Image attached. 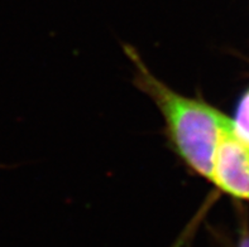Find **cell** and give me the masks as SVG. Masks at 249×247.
Returning <instances> with one entry per match:
<instances>
[{
	"instance_id": "cell-1",
	"label": "cell",
	"mask_w": 249,
	"mask_h": 247,
	"mask_svg": "<svg viewBox=\"0 0 249 247\" xmlns=\"http://www.w3.org/2000/svg\"><path fill=\"white\" fill-rule=\"evenodd\" d=\"M126 56L134 66L139 90L156 103L163 116L171 145L194 173L212 181L216 149L228 116L205 101L185 96L158 80L132 47Z\"/></svg>"
},
{
	"instance_id": "cell-2",
	"label": "cell",
	"mask_w": 249,
	"mask_h": 247,
	"mask_svg": "<svg viewBox=\"0 0 249 247\" xmlns=\"http://www.w3.org/2000/svg\"><path fill=\"white\" fill-rule=\"evenodd\" d=\"M210 181L231 197L249 202V140L229 117L221 130Z\"/></svg>"
},
{
	"instance_id": "cell-3",
	"label": "cell",
	"mask_w": 249,
	"mask_h": 247,
	"mask_svg": "<svg viewBox=\"0 0 249 247\" xmlns=\"http://www.w3.org/2000/svg\"><path fill=\"white\" fill-rule=\"evenodd\" d=\"M233 122L238 132L249 140V90L243 95L238 103L235 119L233 120Z\"/></svg>"
},
{
	"instance_id": "cell-4",
	"label": "cell",
	"mask_w": 249,
	"mask_h": 247,
	"mask_svg": "<svg viewBox=\"0 0 249 247\" xmlns=\"http://www.w3.org/2000/svg\"><path fill=\"white\" fill-rule=\"evenodd\" d=\"M238 247H249V230L244 229L242 232V236H240L239 245Z\"/></svg>"
}]
</instances>
